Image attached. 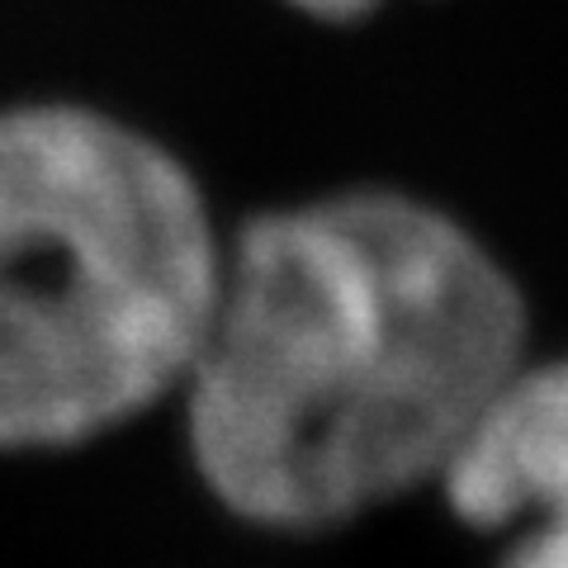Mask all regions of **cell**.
<instances>
[{"mask_svg":"<svg viewBox=\"0 0 568 568\" xmlns=\"http://www.w3.org/2000/svg\"><path fill=\"white\" fill-rule=\"evenodd\" d=\"M526 361V294L455 213L388 185L265 209L181 388L194 474L252 526H342L436 484Z\"/></svg>","mask_w":568,"mask_h":568,"instance_id":"6da1fadb","label":"cell"},{"mask_svg":"<svg viewBox=\"0 0 568 568\" xmlns=\"http://www.w3.org/2000/svg\"><path fill=\"white\" fill-rule=\"evenodd\" d=\"M223 256L152 133L71 100L0 110V450H71L181 398Z\"/></svg>","mask_w":568,"mask_h":568,"instance_id":"7a4b0ae2","label":"cell"},{"mask_svg":"<svg viewBox=\"0 0 568 568\" xmlns=\"http://www.w3.org/2000/svg\"><path fill=\"white\" fill-rule=\"evenodd\" d=\"M436 488L465 526L511 536L497 568H568V355L497 388Z\"/></svg>","mask_w":568,"mask_h":568,"instance_id":"3957f363","label":"cell"},{"mask_svg":"<svg viewBox=\"0 0 568 568\" xmlns=\"http://www.w3.org/2000/svg\"><path fill=\"white\" fill-rule=\"evenodd\" d=\"M290 10L308 14V20H323V24H355L365 14H375L384 0H284Z\"/></svg>","mask_w":568,"mask_h":568,"instance_id":"277c9868","label":"cell"}]
</instances>
